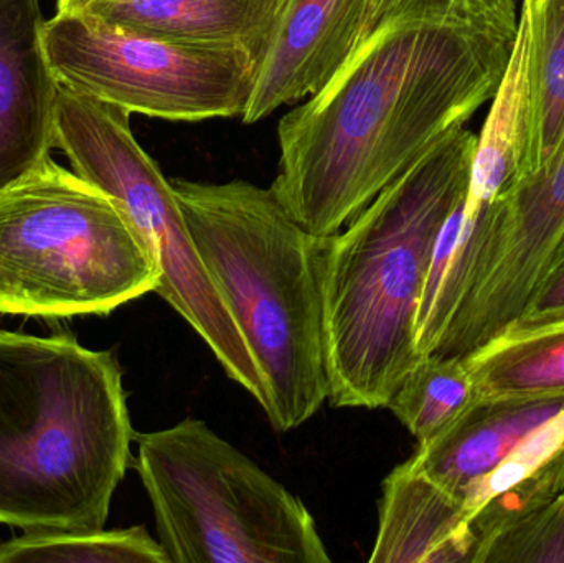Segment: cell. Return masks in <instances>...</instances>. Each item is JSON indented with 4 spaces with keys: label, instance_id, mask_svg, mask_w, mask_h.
I'll use <instances>...</instances> for the list:
<instances>
[{
    "label": "cell",
    "instance_id": "cell-1",
    "mask_svg": "<svg viewBox=\"0 0 564 563\" xmlns=\"http://www.w3.org/2000/svg\"><path fill=\"white\" fill-rule=\"evenodd\" d=\"M520 0H367L354 52L282 116L273 191L315 237L350 224L494 98Z\"/></svg>",
    "mask_w": 564,
    "mask_h": 563
},
{
    "label": "cell",
    "instance_id": "cell-2",
    "mask_svg": "<svg viewBox=\"0 0 564 563\" xmlns=\"http://www.w3.org/2000/svg\"><path fill=\"white\" fill-rule=\"evenodd\" d=\"M477 134L460 126L391 182L345 230L324 267L328 402L387 409L421 359L416 316L441 228L466 195Z\"/></svg>",
    "mask_w": 564,
    "mask_h": 563
},
{
    "label": "cell",
    "instance_id": "cell-3",
    "mask_svg": "<svg viewBox=\"0 0 564 563\" xmlns=\"http://www.w3.org/2000/svg\"><path fill=\"white\" fill-rule=\"evenodd\" d=\"M134 436L112 354L0 331V524L105 528Z\"/></svg>",
    "mask_w": 564,
    "mask_h": 563
},
{
    "label": "cell",
    "instance_id": "cell-4",
    "mask_svg": "<svg viewBox=\"0 0 564 563\" xmlns=\"http://www.w3.org/2000/svg\"><path fill=\"white\" fill-rule=\"evenodd\" d=\"M192 240L264 376V407L291 432L328 402L324 267L328 237L305 230L273 187L172 178Z\"/></svg>",
    "mask_w": 564,
    "mask_h": 563
},
{
    "label": "cell",
    "instance_id": "cell-5",
    "mask_svg": "<svg viewBox=\"0 0 564 563\" xmlns=\"http://www.w3.org/2000/svg\"><path fill=\"white\" fill-rule=\"evenodd\" d=\"M159 281L121 207L52 158L0 192V314L105 316Z\"/></svg>",
    "mask_w": 564,
    "mask_h": 563
},
{
    "label": "cell",
    "instance_id": "cell-6",
    "mask_svg": "<svg viewBox=\"0 0 564 563\" xmlns=\"http://www.w3.org/2000/svg\"><path fill=\"white\" fill-rule=\"evenodd\" d=\"M169 563H328L304 502L202 420L134 436Z\"/></svg>",
    "mask_w": 564,
    "mask_h": 563
},
{
    "label": "cell",
    "instance_id": "cell-7",
    "mask_svg": "<svg viewBox=\"0 0 564 563\" xmlns=\"http://www.w3.org/2000/svg\"><path fill=\"white\" fill-rule=\"evenodd\" d=\"M55 148L108 194L158 264L155 293L204 339L231 380L267 407L263 372L192 240L171 181L132 134L131 115L58 85Z\"/></svg>",
    "mask_w": 564,
    "mask_h": 563
},
{
    "label": "cell",
    "instance_id": "cell-8",
    "mask_svg": "<svg viewBox=\"0 0 564 563\" xmlns=\"http://www.w3.org/2000/svg\"><path fill=\"white\" fill-rule=\"evenodd\" d=\"M43 48L59 85L167 121L241 118L258 75L243 50L142 35L78 12L45 20Z\"/></svg>",
    "mask_w": 564,
    "mask_h": 563
},
{
    "label": "cell",
    "instance_id": "cell-9",
    "mask_svg": "<svg viewBox=\"0 0 564 563\" xmlns=\"http://www.w3.org/2000/svg\"><path fill=\"white\" fill-rule=\"evenodd\" d=\"M40 0H0V192L52 158L58 82Z\"/></svg>",
    "mask_w": 564,
    "mask_h": 563
},
{
    "label": "cell",
    "instance_id": "cell-10",
    "mask_svg": "<svg viewBox=\"0 0 564 563\" xmlns=\"http://www.w3.org/2000/svg\"><path fill=\"white\" fill-rule=\"evenodd\" d=\"M365 10L367 0H291L258 68L245 124L327 86L360 39Z\"/></svg>",
    "mask_w": 564,
    "mask_h": 563
},
{
    "label": "cell",
    "instance_id": "cell-11",
    "mask_svg": "<svg viewBox=\"0 0 564 563\" xmlns=\"http://www.w3.org/2000/svg\"><path fill=\"white\" fill-rule=\"evenodd\" d=\"M473 515L413 456L384 478L370 563H476Z\"/></svg>",
    "mask_w": 564,
    "mask_h": 563
},
{
    "label": "cell",
    "instance_id": "cell-12",
    "mask_svg": "<svg viewBox=\"0 0 564 563\" xmlns=\"http://www.w3.org/2000/svg\"><path fill=\"white\" fill-rule=\"evenodd\" d=\"M563 412L564 396L474 399L449 426L421 443L413 458L431 479L464 501L520 443Z\"/></svg>",
    "mask_w": 564,
    "mask_h": 563
},
{
    "label": "cell",
    "instance_id": "cell-13",
    "mask_svg": "<svg viewBox=\"0 0 564 563\" xmlns=\"http://www.w3.org/2000/svg\"><path fill=\"white\" fill-rule=\"evenodd\" d=\"M291 0H85L73 12L128 32L247 52L260 68Z\"/></svg>",
    "mask_w": 564,
    "mask_h": 563
},
{
    "label": "cell",
    "instance_id": "cell-14",
    "mask_svg": "<svg viewBox=\"0 0 564 563\" xmlns=\"http://www.w3.org/2000/svg\"><path fill=\"white\" fill-rule=\"evenodd\" d=\"M463 362L476 399L564 396V324L497 337Z\"/></svg>",
    "mask_w": 564,
    "mask_h": 563
},
{
    "label": "cell",
    "instance_id": "cell-15",
    "mask_svg": "<svg viewBox=\"0 0 564 563\" xmlns=\"http://www.w3.org/2000/svg\"><path fill=\"white\" fill-rule=\"evenodd\" d=\"M530 13L532 131L523 175L545 165L564 144V0H530Z\"/></svg>",
    "mask_w": 564,
    "mask_h": 563
},
{
    "label": "cell",
    "instance_id": "cell-16",
    "mask_svg": "<svg viewBox=\"0 0 564 563\" xmlns=\"http://www.w3.org/2000/svg\"><path fill=\"white\" fill-rule=\"evenodd\" d=\"M474 399L473 379L463 360L423 356L408 370L387 409L421 445L449 426Z\"/></svg>",
    "mask_w": 564,
    "mask_h": 563
},
{
    "label": "cell",
    "instance_id": "cell-17",
    "mask_svg": "<svg viewBox=\"0 0 564 563\" xmlns=\"http://www.w3.org/2000/svg\"><path fill=\"white\" fill-rule=\"evenodd\" d=\"M169 563L142 526L105 531H32L0 544V563Z\"/></svg>",
    "mask_w": 564,
    "mask_h": 563
},
{
    "label": "cell",
    "instance_id": "cell-18",
    "mask_svg": "<svg viewBox=\"0 0 564 563\" xmlns=\"http://www.w3.org/2000/svg\"><path fill=\"white\" fill-rule=\"evenodd\" d=\"M477 563H564V486L529 521L489 542Z\"/></svg>",
    "mask_w": 564,
    "mask_h": 563
},
{
    "label": "cell",
    "instance_id": "cell-19",
    "mask_svg": "<svg viewBox=\"0 0 564 563\" xmlns=\"http://www.w3.org/2000/svg\"><path fill=\"white\" fill-rule=\"evenodd\" d=\"M560 324H564V230L522 313L502 336L533 333Z\"/></svg>",
    "mask_w": 564,
    "mask_h": 563
},
{
    "label": "cell",
    "instance_id": "cell-20",
    "mask_svg": "<svg viewBox=\"0 0 564 563\" xmlns=\"http://www.w3.org/2000/svg\"><path fill=\"white\" fill-rule=\"evenodd\" d=\"M85 0H56V12H73L78 9Z\"/></svg>",
    "mask_w": 564,
    "mask_h": 563
}]
</instances>
